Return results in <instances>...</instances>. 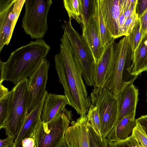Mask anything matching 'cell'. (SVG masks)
<instances>
[{"label": "cell", "instance_id": "1", "mask_svg": "<svg viewBox=\"0 0 147 147\" xmlns=\"http://www.w3.org/2000/svg\"><path fill=\"white\" fill-rule=\"evenodd\" d=\"M60 40L59 52L55 56L59 82L63 86L69 105L80 116L86 115L91 103L84 82L80 61L64 32Z\"/></svg>", "mask_w": 147, "mask_h": 147}, {"label": "cell", "instance_id": "2", "mask_svg": "<svg viewBox=\"0 0 147 147\" xmlns=\"http://www.w3.org/2000/svg\"><path fill=\"white\" fill-rule=\"evenodd\" d=\"M50 49L45 41L40 39L13 51L6 62L0 61V83L8 81L15 85L29 78L46 58Z\"/></svg>", "mask_w": 147, "mask_h": 147}, {"label": "cell", "instance_id": "3", "mask_svg": "<svg viewBox=\"0 0 147 147\" xmlns=\"http://www.w3.org/2000/svg\"><path fill=\"white\" fill-rule=\"evenodd\" d=\"M133 54L127 36L115 43L111 64L103 87L109 90L116 98L127 82L124 78L125 71L130 75L128 70Z\"/></svg>", "mask_w": 147, "mask_h": 147}, {"label": "cell", "instance_id": "4", "mask_svg": "<svg viewBox=\"0 0 147 147\" xmlns=\"http://www.w3.org/2000/svg\"><path fill=\"white\" fill-rule=\"evenodd\" d=\"M10 92V110L4 129L6 135L16 140L27 115L29 98L27 78L17 84Z\"/></svg>", "mask_w": 147, "mask_h": 147}, {"label": "cell", "instance_id": "5", "mask_svg": "<svg viewBox=\"0 0 147 147\" xmlns=\"http://www.w3.org/2000/svg\"><path fill=\"white\" fill-rule=\"evenodd\" d=\"M72 117L71 111L65 108L62 113L49 122L41 120L30 137L34 140V147H58L64 140Z\"/></svg>", "mask_w": 147, "mask_h": 147}, {"label": "cell", "instance_id": "6", "mask_svg": "<svg viewBox=\"0 0 147 147\" xmlns=\"http://www.w3.org/2000/svg\"><path fill=\"white\" fill-rule=\"evenodd\" d=\"M71 20L69 19L68 21L62 25V27L80 61L86 85L94 86L97 64L87 42L82 35L73 28Z\"/></svg>", "mask_w": 147, "mask_h": 147}, {"label": "cell", "instance_id": "7", "mask_svg": "<svg viewBox=\"0 0 147 147\" xmlns=\"http://www.w3.org/2000/svg\"><path fill=\"white\" fill-rule=\"evenodd\" d=\"M51 0H26L22 27L32 39H42L48 30V13Z\"/></svg>", "mask_w": 147, "mask_h": 147}, {"label": "cell", "instance_id": "8", "mask_svg": "<svg viewBox=\"0 0 147 147\" xmlns=\"http://www.w3.org/2000/svg\"><path fill=\"white\" fill-rule=\"evenodd\" d=\"M91 104L98 110L102 136L106 137L114 127L119 115L117 99L108 89L94 87L90 94Z\"/></svg>", "mask_w": 147, "mask_h": 147}, {"label": "cell", "instance_id": "9", "mask_svg": "<svg viewBox=\"0 0 147 147\" xmlns=\"http://www.w3.org/2000/svg\"><path fill=\"white\" fill-rule=\"evenodd\" d=\"M26 0H0V52L8 45Z\"/></svg>", "mask_w": 147, "mask_h": 147}, {"label": "cell", "instance_id": "10", "mask_svg": "<svg viewBox=\"0 0 147 147\" xmlns=\"http://www.w3.org/2000/svg\"><path fill=\"white\" fill-rule=\"evenodd\" d=\"M50 66L49 60L46 58L44 59L29 77L28 79L29 104L27 115L36 106L46 91L45 88Z\"/></svg>", "mask_w": 147, "mask_h": 147}, {"label": "cell", "instance_id": "11", "mask_svg": "<svg viewBox=\"0 0 147 147\" xmlns=\"http://www.w3.org/2000/svg\"><path fill=\"white\" fill-rule=\"evenodd\" d=\"M87 114L80 116L66 130L64 140L67 147H90L89 126Z\"/></svg>", "mask_w": 147, "mask_h": 147}, {"label": "cell", "instance_id": "12", "mask_svg": "<svg viewBox=\"0 0 147 147\" xmlns=\"http://www.w3.org/2000/svg\"><path fill=\"white\" fill-rule=\"evenodd\" d=\"M91 10L88 20L82 24V37L87 42L97 64L105 47L102 46L96 15L91 3Z\"/></svg>", "mask_w": 147, "mask_h": 147}, {"label": "cell", "instance_id": "13", "mask_svg": "<svg viewBox=\"0 0 147 147\" xmlns=\"http://www.w3.org/2000/svg\"><path fill=\"white\" fill-rule=\"evenodd\" d=\"M138 77L136 76L126 82L116 96L118 104L119 115L114 126L125 117L133 112H136L139 93L138 89L133 83Z\"/></svg>", "mask_w": 147, "mask_h": 147}, {"label": "cell", "instance_id": "14", "mask_svg": "<svg viewBox=\"0 0 147 147\" xmlns=\"http://www.w3.org/2000/svg\"><path fill=\"white\" fill-rule=\"evenodd\" d=\"M106 27L114 39L122 36L119 26L121 0H99Z\"/></svg>", "mask_w": 147, "mask_h": 147}, {"label": "cell", "instance_id": "15", "mask_svg": "<svg viewBox=\"0 0 147 147\" xmlns=\"http://www.w3.org/2000/svg\"><path fill=\"white\" fill-rule=\"evenodd\" d=\"M67 105L69 103L65 95L48 93L42 109V121L44 123L51 121L62 113Z\"/></svg>", "mask_w": 147, "mask_h": 147}, {"label": "cell", "instance_id": "16", "mask_svg": "<svg viewBox=\"0 0 147 147\" xmlns=\"http://www.w3.org/2000/svg\"><path fill=\"white\" fill-rule=\"evenodd\" d=\"M48 93L46 90L40 100L27 115L20 131L15 140L13 147H21L22 140L25 138H30L36 126L41 120L42 109Z\"/></svg>", "mask_w": 147, "mask_h": 147}, {"label": "cell", "instance_id": "17", "mask_svg": "<svg viewBox=\"0 0 147 147\" xmlns=\"http://www.w3.org/2000/svg\"><path fill=\"white\" fill-rule=\"evenodd\" d=\"M115 42L113 39L105 47L101 58L97 64L94 87H103L109 71Z\"/></svg>", "mask_w": 147, "mask_h": 147}, {"label": "cell", "instance_id": "18", "mask_svg": "<svg viewBox=\"0 0 147 147\" xmlns=\"http://www.w3.org/2000/svg\"><path fill=\"white\" fill-rule=\"evenodd\" d=\"M136 112L123 118L115 125L106 137L108 141L117 142L127 139L132 134L137 125L135 118Z\"/></svg>", "mask_w": 147, "mask_h": 147}, {"label": "cell", "instance_id": "19", "mask_svg": "<svg viewBox=\"0 0 147 147\" xmlns=\"http://www.w3.org/2000/svg\"><path fill=\"white\" fill-rule=\"evenodd\" d=\"M128 71L132 76L147 72V32L144 34L138 46L133 53L132 61Z\"/></svg>", "mask_w": 147, "mask_h": 147}, {"label": "cell", "instance_id": "20", "mask_svg": "<svg viewBox=\"0 0 147 147\" xmlns=\"http://www.w3.org/2000/svg\"><path fill=\"white\" fill-rule=\"evenodd\" d=\"M91 1L96 19L101 42L103 47H105L113 38L105 24L99 0Z\"/></svg>", "mask_w": 147, "mask_h": 147}, {"label": "cell", "instance_id": "21", "mask_svg": "<svg viewBox=\"0 0 147 147\" xmlns=\"http://www.w3.org/2000/svg\"><path fill=\"white\" fill-rule=\"evenodd\" d=\"M63 5L69 19L82 24L86 21L84 15L82 0H64Z\"/></svg>", "mask_w": 147, "mask_h": 147}, {"label": "cell", "instance_id": "22", "mask_svg": "<svg viewBox=\"0 0 147 147\" xmlns=\"http://www.w3.org/2000/svg\"><path fill=\"white\" fill-rule=\"evenodd\" d=\"M11 101V92L0 83V129L4 128L8 117Z\"/></svg>", "mask_w": 147, "mask_h": 147}, {"label": "cell", "instance_id": "23", "mask_svg": "<svg viewBox=\"0 0 147 147\" xmlns=\"http://www.w3.org/2000/svg\"><path fill=\"white\" fill-rule=\"evenodd\" d=\"M87 115L93 130L99 137L102 138L101 121L98 108L91 104Z\"/></svg>", "mask_w": 147, "mask_h": 147}, {"label": "cell", "instance_id": "24", "mask_svg": "<svg viewBox=\"0 0 147 147\" xmlns=\"http://www.w3.org/2000/svg\"><path fill=\"white\" fill-rule=\"evenodd\" d=\"M145 33L141 28L138 19L130 34L127 36L133 53L138 46Z\"/></svg>", "mask_w": 147, "mask_h": 147}, {"label": "cell", "instance_id": "25", "mask_svg": "<svg viewBox=\"0 0 147 147\" xmlns=\"http://www.w3.org/2000/svg\"><path fill=\"white\" fill-rule=\"evenodd\" d=\"M90 147H109V141L106 137H99L90 123L89 126Z\"/></svg>", "mask_w": 147, "mask_h": 147}, {"label": "cell", "instance_id": "26", "mask_svg": "<svg viewBox=\"0 0 147 147\" xmlns=\"http://www.w3.org/2000/svg\"><path fill=\"white\" fill-rule=\"evenodd\" d=\"M109 143L111 147H143L133 134L124 140Z\"/></svg>", "mask_w": 147, "mask_h": 147}, {"label": "cell", "instance_id": "27", "mask_svg": "<svg viewBox=\"0 0 147 147\" xmlns=\"http://www.w3.org/2000/svg\"><path fill=\"white\" fill-rule=\"evenodd\" d=\"M138 19L136 9L125 22L122 31L123 36H128L129 35Z\"/></svg>", "mask_w": 147, "mask_h": 147}, {"label": "cell", "instance_id": "28", "mask_svg": "<svg viewBox=\"0 0 147 147\" xmlns=\"http://www.w3.org/2000/svg\"><path fill=\"white\" fill-rule=\"evenodd\" d=\"M138 0H121V5L125 20L136 9Z\"/></svg>", "mask_w": 147, "mask_h": 147}, {"label": "cell", "instance_id": "29", "mask_svg": "<svg viewBox=\"0 0 147 147\" xmlns=\"http://www.w3.org/2000/svg\"><path fill=\"white\" fill-rule=\"evenodd\" d=\"M132 134L143 147H147V136L143 128L140 124L137 123Z\"/></svg>", "mask_w": 147, "mask_h": 147}, {"label": "cell", "instance_id": "30", "mask_svg": "<svg viewBox=\"0 0 147 147\" xmlns=\"http://www.w3.org/2000/svg\"><path fill=\"white\" fill-rule=\"evenodd\" d=\"M147 8V0H138L136 6V12L139 17Z\"/></svg>", "mask_w": 147, "mask_h": 147}, {"label": "cell", "instance_id": "31", "mask_svg": "<svg viewBox=\"0 0 147 147\" xmlns=\"http://www.w3.org/2000/svg\"><path fill=\"white\" fill-rule=\"evenodd\" d=\"M15 140L14 138L8 136L5 139L0 140V147H13Z\"/></svg>", "mask_w": 147, "mask_h": 147}, {"label": "cell", "instance_id": "32", "mask_svg": "<svg viewBox=\"0 0 147 147\" xmlns=\"http://www.w3.org/2000/svg\"><path fill=\"white\" fill-rule=\"evenodd\" d=\"M141 28L144 32H147V8L144 13L139 17Z\"/></svg>", "mask_w": 147, "mask_h": 147}, {"label": "cell", "instance_id": "33", "mask_svg": "<svg viewBox=\"0 0 147 147\" xmlns=\"http://www.w3.org/2000/svg\"><path fill=\"white\" fill-rule=\"evenodd\" d=\"M136 123L140 124L143 128L147 136V115L141 116L136 119Z\"/></svg>", "mask_w": 147, "mask_h": 147}, {"label": "cell", "instance_id": "34", "mask_svg": "<svg viewBox=\"0 0 147 147\" xmlns=\"http://www.w3.org/2000/svg\"><path fill=\"white\" fill-rule=\"evenodd\" d=\"M83 4L84 15L86 21L88 19L90 15L88 14V10L90 3V0H82Z\"/></svg>", "mask_w": 147, "mask_h": 147}, {"label": "cell", "instance_id": "35", "mask_svg": "<svg viewBox=\"0 0 147 147\" xmlns=\"http://www.w3.org/2000/svg\"><path fill=\"white\" fill-rule=\"evenodd\" d=\"M22 143V147H34L35 144L34 139L30 137L23 139Z\"/></svg>", "mask_w": 147, "mask_h": 147}, {"label": "cell", "instance_id": "36", "mask_svg": "<svg viewBox=\"0 0 147 147\" xmlns=\"http://www.w3.org/2000/svg\"><path fill=\"white\" fill-rule=\"evenodd\" d=\"M57 147H67L65 141L64 140L61 142L60 145Z\"/></svg>", "mask_w": 147, "mask_h": 147}, {"label": "cell", "instance_id": "37", "mask_svg": "<svg viewBox=\"0 0 147 147\" xmlns=\"http://www.w3.org/2000/svg\"><path fill=\"white\" fill-rule=\"evenodd\" d=\"M146 102H147V90L146 92Z\"/></svg>", "mask_w": 147, "mask_h": 147}, {"label": "cell", "instance_id": "38", "mask_svg": "<svg viewBox=\"0 0 147 147\" xmlns=\"http://www.w3.org/2000/svg\"><path fill=\"white\" fill-rule=\"evenodd\" d=\"M109 147H111L109 145Z\"/></svg>", "mask_w": 147, "mask_h": 147}]
</instances>
